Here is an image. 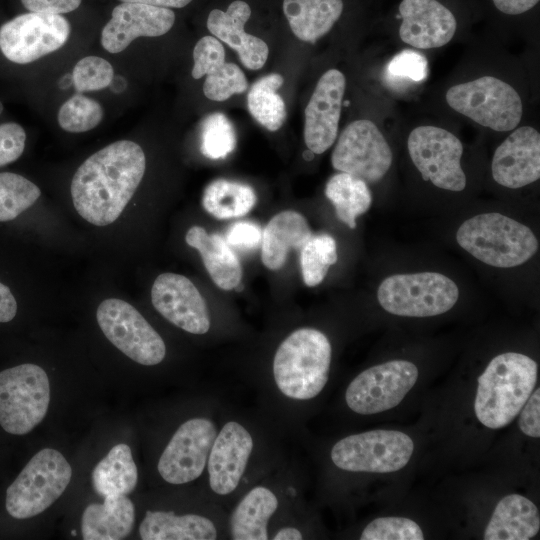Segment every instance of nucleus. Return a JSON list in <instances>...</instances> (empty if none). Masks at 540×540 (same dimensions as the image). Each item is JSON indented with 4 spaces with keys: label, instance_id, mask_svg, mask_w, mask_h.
I'll list each match as a JSON object with an SVG mask.
<instances>
[{
    "label": "nucleus",
    "instance_id": "54",
    "mask_svg": "<svg viewBox=\"0 0 540 540\" xmlns=\"http://www.w3.org/2000/svg\"><path fill=\"white\" fill-rule=\"evenodd\" d=\"M2 111H3V105H2V103L0 101V114L2 113Z\"/></svg>",
    "mask_w": 540,
    "mask_h": 540
},
{
    "label": "nucleus",
    "instance_id": "27",
    "mask_svg": "<svg viewBox=\"0 0 540 540\" xmlns=\"http://www.w3.org/2000/svg\"><path fill=\"white\" fill-rule=\"evenodd\" d=\"M342 0H284L283 12L293 34L304 42L315 43L340 18Z\"/></svg>",
    "mask_w": 540,
    "mask_h": 540
},
{
    "label": "nucleus",
    "instance_id": "43",
    "mask_svg": "<svg viewBox=\"0 0 540 540\" xmlns=\"http://www.w3.org/2000/svg\"><path fill=\"white\" fill-rule=\"evenodd\" d=\"M26 133L14 122L0 125V166L16 161L23 153Z\"/></svg>",
    "mask_w": 540,
    "mask_h": 540
},
{
    "label": "nucleus",
    "instance_id": "33",
    "mask_svg": "<svg viewBox=\"0 0 540 540\" xmlns=\"http://www.w3.org/2000/svg\"><path fill=\"white\" fill-rule=\"evenodd\" d=\"M284 79L278 73L268 74L258 79L247 95V106L252 117L270 131L279 130L286 120V106L276 92Z\"/></svg>",
    "mask_w": 540,
    "mask_h": 540
},
{
    "label": "nucleus",
    "instance_id": "14",
    "mask_svg": "<svg viewBox=\"0 0 540 540\" xmlns=\"http://www.w3.org/2000/svg\"><path fill=\"white\" fill-rule=\"evenodd\" d=\"M70 35V24L60 14L29 12L0 28V50L17 64L31 63L61 48Z\"/></svg>",
    "mask_w": 540,
    "mask_h": 540
},
{
    "label": "nucleus",
    "instance_id": "2",
    "mask_svg": "<svg viewBox=\"0 0 540 540\" xmlns=\"http://www.w3.org/2000/svg\"><path fill=\"white\" fill-rule=\"evenodd\" d=\"M537 371V363L521 353L494 357L478 377L474 411L480 423L490 429L508 425L533 392Z\"/></svg>",
    "mask_w": 540,
    "mask_h": 540
},
{
    "label": "nucleus",
    "instance_id": "18",
    "mask_svg": "<svg viewBox=\"0 0 540 540\" xmlns=\"http://www.w3.org/2000/svg\"><path fill=\"white\" fill-rule=\"evenodd\" d=\"M175 14L170 8L141 3L122 2L112 11V17L101 32V44L110 53L126 49L138 37H158L174 25Z\"/></svg>",
    "mask_w": 540,
    "mask_h": 540
},
{
    "label": "nucleus",
    "instance_id": "48",
    "mask_svg": "<svg viewBox=\"0 0 540 540\" xmlns=\"http://www.w3.org/2000/svg\"><path fill=\"white\" fill-rule=\"evenodd\" d=\"M17 313V302L11 290L0 283V322L11 321Z\"/></svg>",
    "mask_w": 540,
    "mask_h": 540
},
{
    "label": "nucleus",
    "instance_id": "38",
    "mask_svg": "<svg viewBox=\"0 0 540 540\" xmlns=\"http://www.w3.org/2000/svg\"><path fill=\"white\" fill-rule=\"evenodd\" d=\"M206 76L203 92L210 100L225 101L234 94L244 93L248 88L245 74L234 63L225 62Z\"/></svg>",
    "mask_w": 540,
    "mask_h": 540
},
{
    "label": "nucleus",
    "instance_id": "17",
    "mask_svg": "<svg viewBox=\"0 0 540 540\" xmlns=\"http://www.w3.org/2000/svg\"><path fill=\"white\" fill-rule=\"evenodd\" d=\"M346 79L337 69L318 80L305 108L304 140L314 154H322L335 142L343 105Z\"/></svg>",
    "mask_w": 540,
    "mask_h": 540
},
{
    "label": "nucleus",
    "instance_id": "32",
    "mask_svg": "<svg viewBox=\"0 0 540 540\" xmlns=\"http://www.w3.org/2000/svg\"><path fill=\"white\" fill-rule=\"evenodd\" d=\"M254 189L244 183L216 179L209 183L203 193V208L216 219L242 217L256 204Z\"/></svg>",
    "mask_w": 540,
    "mask_h": 540
},
{
    "label": "nucleus",
    "instance_id": "1",
    "mask_svg": "<svg viewBox=\"0 0 540 540\" xmlns=\"http://www.w3.org/2000/svg\"><path fill=\"white\" fill-rule=\"evenodd\" d=\"M146 168L142 148L120 140L88 157L76 170L71 197L76 211L89 223H113L137 190Z\"/></svg>",
    "mask_w": 540,
    "mask_h": 540
},
{
    "label": "nucleus",
    "instance_id": "36",
    "mask_svg": "<svg viewBox=\"0 0 540 540\" xmlns=\"http://www.w3.org/2000/svg\"><path fill=\"white\" fill-rule=\"evenodd\" d=\"M237 136L226 115L215 112L208 115L201 125L200 150L209 159H224L236 148Z\"/></svg>",
    "mask_w": 540,
    "mask_h": 540
},
{
    "label": "nucleus",
    "instance_id": "30",
    "mask_svg": "<svg viewBox=\"0 0 540 540\" xmlns=\"http://www.w3.org/2000/svg\"><path fill=\"white\" fill-rule=\"evenodd\" d=\"M138 470L127 444L115 445L95 466L92 484L102 497L127 496L136 487Z\"/></svg>",
    "mask_w": 540,
    "mask_h": 540
},
{
    "label": "nucleus",
    "instance_id": "13",
    "mask_svg": "<svg viewBox=\"0 0 540 540\" xmlns=\"http://www.w3.org/2000/svg\"><path fill=\"white\" fill-rule=\"evenodd\" d=\"M393 161L392 150L377 125L367 119L349 123L331 155L334 169L365 182L380 181Z\"/></svg>",
    "mask_w": 540,
    "mask_h": 540
},
{
    "label": "nucleus",
    "instance_id": "29",
    "mask_svg": "<svg viewBox=\"0 0 540 540\" xmlns=\"http://www.w3.org/2000/svg\"><path fill=\"white\" fill-rule=\"evenodd\" d=\"M278 507L275 494L266 487L250 490L230 517V532L234 540H266L267 524Z\"/></svg>",
    "mask_w": 540,
    "mask_h": 540
},
{
    "label": "nucleus",
    "instance_id": "12",
    "mask_svg": "<svg viewBox=\"0 0 540 540\" xmlns=\"http://www.w3.org/2000/svg\"><path fill=\"white\" fill-rule=\"evenodd\" d=\"M418 369L410 361L392 360L370 367L356 376L345 393L348 407L361 415L396 407L415 385Z\"/></svg>",
    "mask_w": 540,
    "mask_h": 540
},
{
    "label": "nucleus",
    "instance_id": "4",
    "mask_svg": "<svg viewBox=\"0 0 540 540\" xmlns=\"http://www.w3.org/2000/svg\"><path fill=\"white\" fill-rule=\"evenodd\" d=\"M458 244L480 262L512 268L538 251V240L526 225L500 213H483L464 221L456 232Z\"/></svg>",
    "mask_w": 540,
    "mask_h": 540
},
{
    "label": "nucleus",
    "instance_id": "11",
    "mask_svg": "<svg viewBox=\"0 0 540 540\" xmlns=\"http://www.w3.org/2000/svg\"><path fill=\"white\" fill-rule=\"evenodd\" d=\"M96 316L106 338L133 361L152 366L164 359L163 339L131 304L106 299L98 306Z\"/></svg>",
    "mask_w": 540,
    "mask_h": 540
},
{
    "label": "nucleus",
    "instance_id": "23",
    "mask_svg": "<svg viewBox=\"0 0 540 540\" xmlns=\"http://www.w3.org/2000/svg\"><path fill=\"white\" fill-rule=\"evenodd\" d=\"M312 235L306 218L299 212L286 210L276 214L262 231V263L273 271L281 269L289 251H300Z\"/></svg>",
    "mask_w": 540,
    "mask_h": 540
},
{
    "label": "nucleus",
    "instance_id": "6",
    "mask_svg": "<svg viewBox=\"0 0 540 540\" xmlns=\"http://www.w3.org/2000/svg\"><path fill=\"white\" fill-rule=\"evenodd\" d=\"M458 298L456 283L438 272L395 274L385 278L377 291V299L385 311L405 317L443 314Z\"/></svg>",
    "mask_w": 540,
    "mask_h": 540
},
{
    "label": "nucleus",
    "instance_id": "42",
    "mask_svg": "<svg viewBox=\"0 0 540 540\" xmlns=\"http://www.w3.org/2000/svg\"><path fill=\"white\" fill-rule=\"evenodd\" d=\"M193 60L192 77L200 79L225 63V49L216 37L204 36L194 47Z\"/></svg>",
    "mask_w": 540,
    "mask_h": 540
},
{
    "label": "nucleus",
    "instance_id": "31",
    "mask_svg": "<svg viewBox=\"0 0 540 540\" xmlns=\"http://www.w3.org/2000/svg\"><path fill=\"white\" fill-rule=\"evenodd\" d=\"M325 195L333 204L337 218L349 228H356V218L371 206L372 195L367 182L340 172L327 181Z\"/></svg>",
    "mask_w": 540,
    "mask_h": 540
},
{
    "label": "nucleus",
    "instance_id": "46",
    "mask_svg": "<svg viewBox=\"0 0 540 540\" xmlns=\"http://www.w3.org/2000/svg\"><path fill=\"white\" fill-rule=\"evenodd\" d=\"M30 12L63 14L77 9L82 0H21Z\"/></svg>",
    "mask_w": 540,
    "mask_h": 540
},
{
    "label": "nucleus",
    "instance_id": "16",
    "mask_svg": "<svg viewBox=\"0 0 540 540\" xmlns=\"http://www.w3.org/2000/svg\"><path fill=\"white\" fill-rule=\"evenodd\" d=\"M154 308L169 322L192 334H205L210 328L206 302L196 286L175 273L159 275L151 289Z\"/></svg>",
    "mask_w": 540,
    "mask_h": 540
},
{
    "label": "nucleus",
    "instance_id": "28",
    "mask_svg": "<svg viewBox=\"0 0 540 540\" xmlns=\"http://www.w3.org/2000/svg\"><path fill=\"white\" fill-rule=\"evenodd\" d=\"M143 540H214L213 522L196 514L177 516L173 512L147 511L139 528Z\"/></svg>",
    "mask_w": 540,
    "mask_h": 540
},
{
    "label": "nucleus",
    "instance_id": "45",
    "mask_svg": "<svg viewBox=\"0 0 540 540\" xmlns=\"http://www.w3.org/2000/svg\"><path fill=\"white\" fill-rule=\"evenodd\" d=\"M540 389L530 394L529 398L521 408L519 418V428L527 436L533 438L540 437Z\"/></svg>",
    "mask_w": 540,
    "mask_h": 540
},
{
    "label": "nucleus",
    "instance_id": "20",
    "mask_svg": "<svg viewBox=\"0 0 540 540\" xmlns=\"http://www.w3.org/2000/svg\"><path fill=\"white\" fill-rule=\"evenodd\" d=\"M400 39L417 49H433L448 44L454 37V14L437 0H402Z\"/></svg>",
    "mask_w": 540,
    "mask_h": 540
},
{
    "label": "nucleus",
    "instance_id": "47",
    "mask_svg": "<svg viewBox=\"0 0 540 540\" xmlns=\"http://www.w3.org/2000/svg\"><path fill=\"white\" fill-rule=\"evenodd\" d=\"M494 6L507 15H519L535 7L539 0H492Z\"/></svg>",
    "mask_w": 540,
    "mask_h": 540
},
{
    "label": "nucleus",
    "instance_id": "21",
    "mask_svg": "<svg viewBox=\"0 0 540 540\" xmlns=\"http://www.w3.org/2000/svg\"><path fill=\"white\" fill-rule=\"evenodd\" d=\"M253 449L251 434L239 423H226L216 435L208 457L209 483L219 495L238 486Z\"/></svg>",
    "mask_w": 540,
    "mask_h": 540
},
{
    "label": "nucleus",
    "instance_id": "53",
    "mask_svg": "<svg viewBox=\"0 0 540 540\" xmlns=\"http://www.w3.org/2000/svg\"><path fill=\"white\" fill-rule=\"evenodd\" d=\"M243 288H244V286H243V285H241V284H239V285H238V286H236V287H235L234 289H235L236 291H238V292H239V291L243 290Z\"/></svg>",
    "mask_w": 540,
    "mask_h": 540
},
{
    "label": "nucleus",
    "instance_id": "9",
    "mask_svg": "<svg viewBox=\"0 0 540 540\" xmlns=\"http://www.w3.org/2000/svg\"><path fill=\"white\" fill-rule=\"evenodd\" d=\"M413 450L414 443L407 434L373 430L339 440L331 450V459L346 471L389 473L402 469Z\"/></svg>",
    "mask_w": 540,
    "mask_h": 540
},
{
    "label": "nucleus",
    "instance_id": "24",
    "mask_svg": "<svg viewBox=\"0 0 540 540\" xmlns=\"http://www.w3.org/2000/svg\"><path fill=\"white\" fill-rule=\"evenodd\" d=\"M185 241L200 253L208 274L219 288L232 290L240 284L243 275L240 260L222 235L192 226Z\"/></svg>",
    "mask_w": 540,
    "mask_h": 540
},
{
    "label": "nucleus",
    "instance_id": "25",
    "mask_svg": "<svg viewBox=\"0 0 540 540\" xmlns=\"http://www.w3.org/2000/svg\"><path fill=\"white\" fill-rule=\"evenodd\" d=\"M540 528L539 511L528 498L510 494L496 505L484 532L485 540H529Z\"/></svg>",
    "mask_w": 540,
    "mask_h": 540
},
{
    "label": "nucleus",
    "instance_id": "7",
    "mask_svg": "<svg viewBox=\"0 0 540 540\" xmlns=\"http://www.w3.org/2000/svg\"><path fill=\"white\" fill-rule=\"evenodd\" d=\"M445 98L454 111L497 132L515 129L523 114L518 92L494 76L454 85L447 90Z\"/></svg>",
    "mask_w": 540,
    "mask_h": 540
},
{
    "label": "nucleus",
    "instance_id": "39",
    "mask_svg": "<svg viewBox=\"0 0 540 540\" xmlns=\"http://www.w3.org/2000/svg\"><path fill=\"white\" fill-rule=\"evenodd\" d=\"M361 540H423L420 526L403 517H381L371 521L362 531Z\"/></svg>",
    "mask_w": 540,
    "mask_h": 540
},
{
    "label": "nucleus",
    "instance_id": "35",
    "mask_svg": "<svg viewBox=\"0 0 540 540\" xmlns=\"http://www.w3.org/2000/svg\"><path fill=\"white\" fill-rule=\"evenodd\" d=\"M38 186L11 172L0 173V222L10 221L31 207L39 198Z\"/></svg>",
    "mask_w": 540,
    "mask_h": 540
},
{
    "label": "nucleus",
    "instance_id": "8",
    "mask_svg": "<svg viewBox=\"0 0 540 540\" xmlns=\"http://www.w3.org/2000/svg\"><path fill=\"white\" fill-rule=\"evenodd\" d=\"M50 403L46 372L35 364H21L0 372V425L8 433L24 435L45 417Z\"/></svg>",
    "mask_w": 540,
    "mask_h": 540
},
{
    "label": "nucleus",
    "instance_id": "26",
    "mask_svg": "<svg viewBox=\"0 0 540 540\" xmlns=\"http://www.w3.org/2000/svg\"><path fill=\"white\" fill-rule=\"evenodd\" d=\"M135 509L127 496L105 497L102 504L88 505L81 521L85 540H120L133 529Z\"/></svg>",
    "mask_w": 540,
    "mask_h": 540
},
{
    "label": "nucleus",
    "instance_id": "10",
    "mask_svg": "<svg viewBox=\"0 0 540 540\" xmlns=\"http://www.w3.org/2000/svg\"><path fill=\"white\" fill-rule=\"evenodd\" d=\"M407 148L425 181L444 190L465 189L466 176L461 167L463 144L456 135L437 126H418L410 132Z\"/></svg>",
    "mask_w": 540,
    "mask_h": 540
},
{
    "label": "nucleus",
    "instance_id": "40",
    "mask_svg": "<svg viewBox=\"0 0 540 540\" xmlns=\"http://www.w3.org/2000/svg\"><path fill=\"white\" fill-rule=\"evenodd\" d=\"M114 77L112 65L104 58L87 56L79 60L72 72L77 92L96 91L109 86Z\"/></svg>",
    "mask_w": 540,
    "mask_h": 540
},
{
    "label": "nucleus",
    "instance_id": "19",
    "mask_svg": "<svg viewBox=\"0 0 540 540\" xmlns=\"http://www.w3.org/2000/svg\"><path fill=\"white\" fill-rule=\"evenodd\" d=\"M492 176L501 186L517 189L540 178V134L531 126H521L496 148Z\"/></svg>",
    "mask_w": 540,
    "mask_h": 540
},
{
    "label": "nucleus",
    "instance_id": "34",
    "mask_svg": "<svg viewBox=\"0 0 540 540\" xmlns=\"http://www.w3.org/2000/svg\"><path fill=\"white\" fill-rule=\"evenodd\" d=\"M335 239L327 234L312 235L300 250V267L304 283L308 287L320 284L329 267L337 262Z\"/></svg>",
    "mask_w": 540,
    "mask_h": 540
},
{
    "label": "nucleus",
    "instance_id": "41",
    "mask_svg": "<svg viewBox=\"0 0 540 540\" xmlns=\"http://www.w3.org/2000/svg\"><path fill=\"white\" fill-rule=\"evenodd\" d=\"M426 75V58L412 50L396 54L386 69L387 79L392 83H417L423 81Z\"/></svg>",
    "mask_w": 540,
    "mask_h": 540
},
{
    "label": "nucleus",
    "instance_id": "15",
    "mask_svg": "<svg viewBox=\"0 0 540 540\" xmlns=\"http://www.w3.org/2000/svg\"><path fill=\"white\" fill-rule=\"evenodd\" d=\"M216 435V427L209 419L192 418L184 422L158 461L161 477L171 484L197 479L204 471Z\"/></svg>",
    "mask_w": 540,
    "mask_h": 540
},
{
    "label": "nucleus",
    "instance_id": "51",
    "mask_svg": "<svg viewBox=\"0 0 540 540\" xmlns=\"http://www.w3.org/2000/svg\"><path fill=\"white\" fill-rule=\"evenodd\" d=\"M110 90L114 93H121L127 87L126 79L121 75H114L111 83L109 84Z\"/></svg>",
    "mask_w": 540,
    "mask_h": 540
},
{
    "label": "nucleus",
    "instance_id": "5",
    "mask_svg": "<svg viewBox=\"0 0 540 540\" xmlns=\"http://www.w3.org/2000/svg\"><path fill=\"white\" fill-rule=\"evenodd\" d=\"M72 469L56 449L35 454L6 491L7 512L16 519L34 517L51 506L65 491Z\"/></svg>",
    "mask_w": 540,
    "mask_h": 540
},
{
    "label": "nucleus",
    "instance_id": "55",
    "mask_svg": "<svg viewBox=\"0 0 540 540\" xmlns=\"http://www.w3.org/2000/svg\"><path fill=\"white\" fill-rule=\"evenodd\" d=\"M71 533H72V535H75V534H76V531L73 530Z\"/></svg>",
    "mask_w": 540,
    "mask_h": 540
},
{
    "label": "nucleus",
    "instance_id": "52",
    "mask_svg": "<svg viewBox=\"0 0 540 540\" xmlns=\"http://www.w3.org/2000/svg\"><path fill=\"white\" fill-rule=\"evenodd\" d=\"M303 157L306 161H311L314 158V153L308 149L304 151Z\"/></svg>",
    "mask_w": 540,
    "mask_h": 540
},
{
    "label": "nucleus",
    "instance_id": "3",
    "mask_svg": "<svg viewBox=\"0 0 540 540\" xmlns=\"http://www.w3.org/2000/svg\"><path fill=\"white\" fill-rule=\"evenodd\" d=\"M331 344L321 331L300 328L278 347L273 375L279 390L295 400L316 397L325 387L331 363Z\"/></svg>",
    "mask_w": 540,
    "mask_h": 540
},
{
    "label": "nucleus",
    "instance_id": "44",
    "mask_svg": "<svg viewBox=\"0 0 540 540\" xmlns=\"http://www.w3.org/2000/svg\"><path fill=\"white\" fill-rule=\"evenodd\" d=\"M227 243L241 251H252L261 245L262 230L251 221H238L230 225L226 232Z\"/></svg>",
    "mask_w": 540,
    "mask_h": 540
},
{
    "label": "nucleus",
    "instance_id": "37",
    "mask_svg": "<svg viewBox=\"0 0 540 540\" xmlns=\"http://www.w3.org/2000/svg\"><path fill=\"white\" fill-rule=\"evenodd\" d=\"M103 118V108L96 100L75 94L66 100L58 111L60 127L71 133H81L95 128Z\"/></svg>",
    "mask_w": 540,
    "mask_h": 540
},
{
    "label": "nucleus",
    "instance_id": "22",
    "mask_svg": "<svg viewBox=\"0 0 540 540\" xmlns=\"http://www.w3.org/2000/svg\"><path fill=\"white\" fill-rule=\"evenodd\" d=\"M251 16V8L242 0H235L226 11L213 9L207 19V28L239 56L242 64L249 70H258L267 61L269 48L265 41L244 31Z\"/></svg>",
    "mask_w": 540,
    "mask_h": 540
},
{
    "label": "nucleus",
    "instance_id": "49",
    "mask_svg": "<svg viewBox=\"0 0 540 540\" xmlns=\"http://www.w3.org/2000/svg\"><path fill=\"white\" fill-rule=\"evenodd\" d=\"M121 2L141 3L164 8H182L192 0H120Z\"/></svg>",
    "mask_w": 540,
    "mask_h": 540
},
{
    "label": "nucleus",
    "instance_id": "50",
    "mask_svg": "<svg viewBox=\"0 0 540 540\" xmlns=\"http://www.w3.org/2000/svg\"><path fill=\"white\" fill-rule=\"evenodd\" d=\"M274 540H300L302 539L301 532L293 527H286L280 529L275 536Z\"/></svg>",
    "mask_w": 540,
    "mask_h": 540
}]
</instances>
